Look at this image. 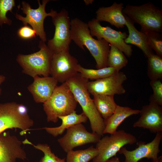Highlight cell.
<instances>
[{"instance_id":"32","label":"cell","mask_w":162,"mask_h":162,"mask_svg":"<svg viewBox=\"0 0 162 162\" xmlns=\"http://www.w3.org/2000/svg\"><path fill=\"white\" fill-rule=\"evenodd\" d=\"M6 79L5 77L2 75L0 74V96L2 92V89L1 88V85L5 81Z\"/></svg>"},{"instance_id":"5","label":"cell","mask_w":162,"mask_h":162,"mask_svg":"<svg viewBox=\"0 0 162 162\" xmlns=\"http://www.w3.org/2000/svg\"><path fill=\"white\" fill-rule=\"evenodd\" d=\"M34 123L24 105L13 102L0 103V134L8 129L18 128L23 135Z\"/></svg>"},{"instance_id":"26","label":"cell","mask_w":162,"mask_h":162,"mask_svg":"<svg viewBox=\"0 0 162 162\" xmlns=\"http://www.w3.org/2000/svg\"><path fill=\"white\" fill-rule=\"evenodd\" d=\"M147 58V74L150 81L162 79V57L154 53Z\"/></svg>"},{"instance_id":"23","label":"cell","mask_w":162,"mask_h":162,"mask_svg":"<svg viewBox=\"0 0 162 162\" xmlns=\"http://www.w3.org/2000/svg\"><path fill=\"white\" fill-rule=\"evenodd\" d=\"M98 152L93 146L84 150H72L67 153L66 162H88L96 157Z\"/></svg>"},{"instance_id":"30","label":"cell","mask_w":162,"mask_h":162,"mask_svg":"<svg viewBox=\"0 0 162 162\" xmlns=\"http://www.w3.org/2000/svg\"><path fill=\"white\" fill-rule=\"evenodd\" d=\"M160 80L150 81L153 92L149 97V101L162 106V83Z\"/></svg>"},{"instance_id":"34","label":"cell","mask_w":162,"mask_h":162,"mask_svg":"<svg viewBox=\"0 0 162 162\" xmlns=\"http://www.w3.org/2000/svg\"><path fill=\"white\" fill-rule=\"evenodd\" d=\"M156 162H162V156H160L158 157V160Z\"/></svg>"},{"instance_id":"27","label":"cell","mask_w":162,"mask_h":162,"mask_svg":"<svg viewBox=\"0 0 162 162\" xmlns=\"http://www.w3.org/2000/svg\"><path fill=\"white\" fill-rule=\"evenodd\" d=\"M23 144H28L33 146L36 149L42 151L44 154L40 162H65V158L61 159L56 156L52 152L50 147L47 144L39 143L35 145L27 139L22 141Z\"/></svg>"},{"instance_id":"29","label":"cell","mask_w":162,"mask_h":162,"mask_svg":"<svg viewBox=\"0 0 162 162\" xmlns=\"http://www.w3.org/2000/svg\"><path fill=\"white\" fill-rule=\"evenodd\" d=\"M15 5L14 0H0V25L6 24L11 25L12 21L6 16L7 12L12 10Z\"/></svg>"},{"instance_id":"1","label":"cell","mask_w":162,"mask_h":162,"mask_svg":"<svg viewBox=\"0 0 162 162\" xmlns=\"http://www.w3.org/2000/svg\"><path fill=\"white\" fill-rule=\"evenodd\" d=\"M71 40L80 48L86 46L94 59L97 69L107 67L110 44L104 39H94L91 35L88 24L76 18L70 20Z\"/></svg>"},{"instance_id":"10","label":"cell","mask_w":162,"mask_h":162,"mask_svg":"<svg viewBox=\"0 0 162 162\" xmlns=\"http://www.w3.org/2000/svg\"><path fill=\"white\" fill-rule=\"evenodd\" d=\"M87 24L93 37H96L98 40H105L116 47L128 57L132 55V46L124 41L128 36L126 32L116 31L109 26H103L96 18L89 21Z\"/></svg>"},{"instance_id":"25","label":"cell","mask_w":162,"mask_h":162,"mask_svg":"<svg viewBox=\"0 0 162 162\" xmlns=\"http://www.w3.org/2000/svg\"><path fill=\"white\" fill-rule=\"evenodd\" d=\"M77 71L86 79L91 80H96L106 77L118 72L114 68L110 67L94 69L85 68L79 64Z\"/></svg>"},{"instance_id":"15","label":"cell","mask_w":162,"mask_h":162,"mask_svg":"<svg viewBox=\"0 0 162 162\" xmlns=\"http://www.w3.org/2000/svg\"><path fill=\"white\" fill-rule=\"evenodd\" d=\"M22 141L8 132L0 134V162H16L17 159L25 160L26 154L22 147Z\"/></svg>"},{"instance_id":"24","label":"cell","mask_w":162,"mask_h":162,"mask_svg":"<svg viewBox=\"0 0 162 162\" xmlns=\"http://www.w3.org/2000/svg\"><path fill=\"white\" fill-rule=\"evenodd\" d=\"M128 62L127 59L121 51L114 45L110 44L107 67L113 68L117 71H119L127 65Z\"/></svg>"},{"instance_id":"31","label":"cell","mask_w":162,"mask_h":162,"mask_svg":"<svg viewBox=\"0 0 162 162\" xmlns=\"http://www.w3.org/2000/svg\"><path fill=\"white\" fill-rule=\"evenodd\" d=\"M17 34L20 38L25 40L32 39L36 35L35 31L27 25L20 28L18 30Z\"/></svg>"},{"instance_id":"17","label":"cell","mask_w":162,"mask_h":162,"mask_svg":"<svg viewBox=\"0 0 162 162\" xmlns=\"http://www.w3.org/2000/svg\"><path fill=\"white\" fill-rule=\"evenodd\" d=\"M34 81L27 87L33 99L36 103H44L52 95L57 86L58 82L53 77L47 76L40 77L37 76Z\"/></svg>"},{"instance_id":"7","label":"cell","mask_w":162,"mask_h":162,"mask_svg":"<svg viewBox=\"0 0 162 162\" xmlns=\"http://www.w3.org/2000/svg\"><path fill=\"white\" fill-rule=\"evenodd\" d=\"M137 142L136 137L121 130L110 136H106L96 143V148L98 154L92 159V162H106L116 154L124 146L133 145Z\"/></svg>"},{"instance_id":"16","label":"cell","mask_w":162,"mask_h":162,"mask_svg":"<svg viewBox=\"0 0 162 162\" xmlns=\"http://www.w3.org/2000/svg\"><path fill=\"white\" fill-rule=\"evenodd\" d=\"M140 110V116L134 123V127L146 129L156 134L162 132V106L149 102Z\"/></svg>"},{"instance_id":"12","label":"cell","mask_w":162,"mask_h":162,"mask_svg":"<svg viewBox=\"0 0 162 162\" xmlns=\"http://www.w3.org/2000/svg\"><path fill=\"white\" fill-rule=\"evenodd\" d=\"M101 136L88 132L82 123L74 125L67 130L65 134L58 140L64 152L67 153L75 148L90 143H97Z\"/></svg>"},{"instance_id":"4","label":"cell","mask_w":162,"mask_h":162,"mask_svg":"<svg viewBox=\"0 0 162 162\" xmlns=\"http://www.w3.org/2000/svg\"><path fill=\"white\" fill-rule=\"evenodd\" d=\"M77 102L66 83L57 86L43 106L48 122L57 123L58 117L68 115L75 111Z\"/></svg>"},{"instance_id":"9","label":"cell","mask_w":162,"mask_h":162,"mask_svg":"<svg viewBox=\"0 0 162 162\" xmlns=\"http://www.w3.org/2000/svg\"><path fill=\"white\" fill-rule=\"evenodd\" d=\"M49 1L48 0H43L41 4L40 1L38 0L39 7L36 9L31 8L28 3L22 1L21 9L23 13L26 15V16L24 17L17 14L15 15L16 18L21 21L24 26L29 24L35 31L36 34L39 37L41 40L44 42L46 40V34L44 26V20L48 16L52 17L57 12L52 9H51L50 12L49 13L46 12L45 7Z\"/></svg>"},{"instance_id":"6","label":"cell","mask_w":162,"mask_h":162,"mask_svg":"<svg viewBox=\"0 0 162 162\" xmlns=\"http://www.w3.org/2000/svg\"><path fill=\"white\" fill-rule=\"evenodd\" d=\"M38 47L40 50L38 51L28 55L19 54L16 59L22 69V72L33 78L50 75L53 53L45 42L40 41Z\"/></svg>"},{"instance_id":"2","label":"cell","mask_w":162,"mask_h":162,"mask_svg":"<svg viewBox=\"0 0 162 162\" xmlns=\"http://www.w3.org/2000/svg\"><path fill=\"white\" fill-rule=\"evenodd\" d=\"M88 80L78 73L68 80L67 84L77 103L81 106L82 112L89 121L92 132L101 136L104 135V120L97 110L87 87Z\"/></svg>"},{"instance_id":"14","label":"cell","mask_w":162,"mask_h":162,"mask_svg":"<svg viewBox=\"0 0 162 162\" xmlns=\"http://www.w3.org/2000/svg\"><path fill=\"white\" fill-rule=\"evenodd\" d=\"M162 139V132H158L151 142L146 143L144 142L140 141L137 143L138 146L135 149L129 151L123 147L118 152L125 157V160L123 162H138L144 158L152 159V162H156L158 160V155L160 152L159 146Z\"/></svg>"},{"instance_id":"19","label":"cell","mask_w":162,"mask_h":162,"mask_svg":"<svg viewBox=\"0 0 162 162\" xmlns=\"http://www.w3.org/2000/svg\"><path fill=\"white\" fill-rule=\"evenodd\" d=\"M140 112V110L117 105L112 114L108 118L104 120L105 128L104 134H114L116 131L119 125L126 118L133 115L139 114Z\"/></svg>"},{"instance_id":"21","label":"cell","mask_w":162,"mask_h":162,"mask_svg":"<svg viewBox=\"0 0 162 162\" xmlns=\"http://www.w3.org/2000/svg\"><path fill=\"white\" fill-rule=\"evenodd\" d=\"M58 119L62 120V124L59 126L55 127H45L38 129H44L48 134L56 137L63 134L65 130L77 124L86 123L88 118L82 112L76 113L75 110L71 113L63 116H59Z\"/></svg>"},{"instance_id":"8","label":"cell","mask_w":162,"mask_h":162,"mask_svg":"<svg viewBox=\"0 0 162 162\" xmlns=\"http://www.w3.org/2000/svg\"><path fill=\"white\" fill-rule=\"evenodd\" d=\"M55 27L52 38L48 40V47L53 54L69 51L72 40L70 33V20L68 11L64 9L57 12L52 17Z\"/></svg>"},{"instance_id":"13","label":"cell","mask_w":162,"mask_h":162,"mask_svg":"<svg viewBox=\"0 0 162 162\" xmlns=\"http://www.w3.org/2000/svg\"><path fill=\"white\" fill-rule=\"evenodd\" d=\"M127 79L126 75L119 71L106 77L89 81L87 85V88L89 93L93 95L122 94L126 92L123 84Z\"/></svg>"},{"instance_id":"18","label":"cell","mask_w":162,"mask_h":162,"mask_svg":"<svg viewBox=\"0 0 162 162\" xmlns=\"http://www.w3.org/2000/svg\"><path fill=\"white\" fill-rule=\"evenodd\" d=\"M123 4L114 2L108 7L99 8L96 12V19L99 22H109L118 28L125 26L126 20L122 12Z\"/></svg>"},{"instance_id":"11","label":"cell","mask_w":162,"mask_h":162,"mask_svg":"<svg viewBox=\"0 0 162 162\" xmlns=\"http://www.w3.org/2000/svg\"><path fill=\"white\" fill-rule=\"evenodd\" d=\"M77 59L64 51L53 54L51 63L50 75L62 83L72 77L78 72Z\"/></svg>"},{"instance_id":"3","label":"cell","mask_w":162,"mask_h":162,"mask_svg":"<svg viewBox=\"0 0 162 162\" xmlns=\"http://www.w3.org/2000/svg\"><path fill=\"white\" fill-rule=\"evenodd\" d=\"M123 14L134 23L139 24L142 32L162 31V10L150 2L140 5H127Z\"/></svg>"},{"instance_id":"35","label":"cell","mask_w":162,"mask_h":162,"mask_svg":"<svg viewBox=\"0 0 162 162\" xmlns=\"http://www.w3.org/2000/svg\"><path fill=\"white\" fill-rule=\"evenodd\" d=\"M40 162V161H39V162Z\"/></svg>"},{"instance_id":"20","label":"cell","mask_w":162,"mask_h":162,"mask_svg":"<svg viewBox=\"0 0 162 162\" xmlns=\"http://www.w3.org/2000/svg\"><path fill=\"white\" fill-rule=\"evenodd\" d=\"M126 20L125 26L128 29L129 34L124 40L127 44L134 45L140 49L146 58L153 53L149 46L146 34L139 31L135 27L134 23L124 15Z\"/></svg>"},{"instance_id":"28","label":"cell","mask_w":162,"mask_h":162,"mask_svg":"<svg viewBox=\"0 0 162 162\" xmlns=\"http://www.w3.org/2000/svg\"><path fill=\"white\" fill-rule=\"evenodd\" d=\"M146 35L148 44L156 55L162 57V37L160 33L156 32H143Z\"/></svg>"},{"instance_id":"22","label":"cell","mask_w":162,"mask_h":162,"mask_svg":"<svg viewBox=\"0 0 162 162\" xmlns=\"http://www.w3.org/2000/svg\"><path fill=\"white\" fill-rule=\"evenodd\" d=\"M93 100L98 112L106 120L114 112L118 105L114 99V96L95 94L93 95Z\"/></svg>"},{"instance_id":"33","label":"cell","mask_w":162,"mask_h":162,"mask_svg":"<svg viewBox=\"0 0 162 162\" xmlns=\"http://www.w3.org/2000/svg\"><path fill=\"white\" fill-rule=\"evenodd\" d=\"M106 162H120V161L119 158L115 156L109 159Z\"/></svg>"}]
</instances>
